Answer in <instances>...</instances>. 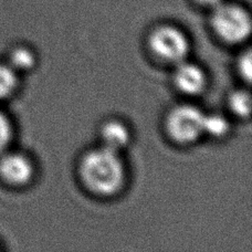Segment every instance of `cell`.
<instances>
[{
    "label": "cell",
    "mask_w": 252,
    "mask_h": 252,
    "mask_svg": "<svg viewBox=\"0 0 252 252\" xmlns=\"http://www.w3.org/2000/svg\"><path fill=\"white\" fill-rule=\"evenodd\" d=\"M80 175L90 190L98 195L111 196L122 189L126 172L119 153L103 146L83 156Z\"/></svg>",
    "instance_id": "cell-1"
},
{
    "label": "cell",
    "mask_w": 252,
    "mask_h": 252,
    "mask_svg": "<svg viewBox=\"0 0 252 252\" xmlns=\"http://www.w3.org/2000/svg\"><path fill=\"white\" fill-rule=\"evenodd\" d=\"M211 26L219 38L228 43H240L249 37L251 19L244 8L236 4L220 3L214 8Z\"/></svg>",
    "instance_id": "cell-2"
},
{
    "label": "cell",
    "mask_w": 252,
    "mask_h": 252,
    "mask_svg": "<svg viewBox=\"0 0 252 252\" xmlns=\"http://www.w3.org/2000/svg\"><path fill=\"white\" fill-rule=\"evenodd\" d=\"M205 114L196 106L178 105L169 112L166 120L167 132L174 141L189 144L204 133Z\"/></svg>",
    "instance_id": "cell-3"
},
{
    "label": "cell",
    "mask_w": 252,
    "mask_h": 252,
    "mask_svg": "<svg viewBox=\"0 0 252 252\" xmlns=\"http://www.w3.org/2000/svg\"><path fill=\"white\" fill-rule=\"evenodd\" d=\"M150 47L154 55L168 63L185 60L189 52V41L181 29L173 26H160L150 35Z\"/></svg>",
    "instance_id": "cell-4"
},
{
    "label": "cell",
    "mask_w": 252,
    "mask_h": 252,
    "mask_svg": "<svg viewBox=\"0 0 252 252\" xmlns=\"http://www.w3.org/2000/svg\"><path fill=\"white\" fill-rule=\"evenodd\" d=\"M33 165L19 153L3 154L0 158V177L13 186H24L33 177Z\"/></svg>",
    "instance_id": "cell-5"
},
{
    "label": "cell",
    "mask_w": 252,
    "mask_h": 252,
    "mask_svg": "<svg viewBox=\"0 0 252 252\" xmlns=\"http://www.w3.org/2000/svg\"><path fill=\"white\" fill-rule=\"evenodd\" d=\"M174 80L176 87L189 95L199 94L204 91L207 84L206 74L201 67L193 63L185 62V60L177 63Z\"/></svg>",
    "instance_id": "cell-6"
},
{
    "label": "cell",
    "mask_w": 252,
    "mask_h": 252,
    "mask_svg": "<svg viewBox=\"0 0 252 252\" xmlns=\"http://www.w3.org/2000/svg\"><path fill=\"white\" fill-rule=\"evenodd\" d=\"M101 136L104 146L119 152L129 143V130L127 126L119 121H109L101 129Z\"/></svg>",
    "instance_id": "cell-7"
},
{
    "label": "cell",
    "mask_w": 252,
    "mask_h": 252,
    "mask_svg": "<svg viewBox=\"0 0 252 252\" xmlns=\"http://www.w3.org/2000/svg\"><path fill=\"white\" fill-rule=\"evenodd\" d=\"M18 87L17 72L9 64L0 63V101L15 93Z\"/></svg>",
    "instance_id": "cell-8"
},
{
    "label": "cell",
    "mask_w": 252,
    "mask_h": 252,
    "mask_svg": "<svg viewBox=\"0 0 252 252\" xmlns=\"http://www.w3.org/2000/svg\"><path fill=\"white\" fill-rule=\"evenodd\" d=\"M35 64V56L28 48H16L9 58V65L17 71H28Z\"/></svg>",
    "instance_id": "cell-9"
},
{
    "label": "cell",
    "mask_w": 252,
    "mask_h": 252,
    "mask_svg": "<svg viewBox=\"0 0 252 252\" xmlns=\"http://www.w3.org/2000/svg\"><path fill=\"white\" fill-rule=\"evenodd\" d=\"M230 129V124L224 116L220 114L205 115L204 133H208L214 137H222Z\"/></svg>",
    "instance_id": "cell-10"
},
{
    "label": "cell",
    "mask_w": 252,
    "mask_h": 252,
    "mask_svg": "<svg viewBox=\"0 0 252 252\" xmlns=\"http://www.w3.org/2000/svg\"><path fill=\"white\" fill-rule=\"evenodd\" d=\"M231 110L239 116H248L250 114L251 109V100L248 92L246 91H237L232 93L229 100Z\"/></svg>",
    "instance_id": "cell-11"
},
{
    "label": "cell",
    "mask_w": 252,
    "mask_h": 252,
    "mask_svg": "<svg viewBox=\"0 0 252 252\" xmlns=\"http://www.w3.org/2000/svg\"><path fill=\"white\" fill-rule=\"evenodd\" d=\"M12 138V125L10 121L0 112V154L4 152Z\"/></svg>",
    "instance_id": "cell-12"
},
{
    "label": "cell",
    "mask_w": 252,
    "mask_h": 252,
    "mask_svg": "<svg viewBox=\"0 0 252 252\" xmlns=\"http://www.w3.org/2000/svg\"><path fill=\"white\" fill-rule=\"evenodd\" d=\"M251 55L250 52H247L239 62V70L241 75L248 81L251 78Z\"/></svg>",
    "instance_id": "cell-13"
},
{
    "label": "cell",
    "mask_w": 252,
    "mask_h": 252,
    "mask_svg": "<svg viewBox=\"0 0 252 252\" xmlns=\"http://www.w3.org/2000/svg\"><path fill=\"white\" fill-rule=\"evenodd\" d=\"M197 2H199L202 6H208V7H217L218 4L222 2V0H196Z\"/></svg>",
    "instance_id": "cell-14"
}]
</instances>
